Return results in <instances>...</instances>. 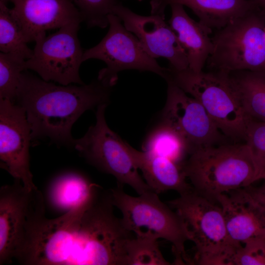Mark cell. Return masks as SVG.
Masks as SVG:
<instances>
[{
    "label": "cell",
    "mask_w": 265,
    "mask_h": 265,
    "mask_svg": "<svg viewBox=\"0 0 265 265\" xmlns=\"http://www.w3.org/2000/svg\"><path fill=\"white\" fill-rule=\"evenodd\" d=\"M112 87L98 79L87 84L57 85L24 71L15 103L25 110L33 138L73 145L71 129L85 111L109 102Z\"/></svg>",
    "instance_id": "1"
},
{
    "label": "cell",
    "mask_w": 265,
    "mask_h": 265,
    "mask_svg": "<svg viewBox=\"0 0 265 265\" xmlns=\"http://www.w3.org/2000/svg\"><path fill=\"white\" fill-rule=\"evenodd\" d=\"M114 207L110 190L101 188L73 228L67 265H126L127 244L134 234Z\"/></svg>",
    "instance_id": "2"
},
{
    "label": "cell",
    "mask_w": 265,
    "mask_h": 265,
    "mask_svg": "<svg viewBox=\"0 0 265 265\" xmlns=\"http://www.w3.org/2000/svg\"><path fill=\"white\" fill-rule=\"evenodd\" d=\"M183 170L193 190L214 202L220 194L256 181L255 164L246 143L195 150L184 163Z\"/></svg>",
    "instance_id": "3"
},
{
    "label": "cell",
    "mask_w": 265,
    "mask_h": 265,
    "mask_svg": "<svg viewBox=\"0 0 265 265\" xmlns=\"http://www.w3.org/2000/svg\"><path fill=\"white\" fill-rule=\"evenodd\" d=\"M168 79L204 107L220 132L236 140H245L252 119L245 111L228 73L195 72L189 68H167Z\"/></svg>",
    "instance_id": "4"
},
{
    "label": "cell",
    "mask_w": 265,
    "mask_h": 265,
    "mask_svg": "<svg viewBox=\"0 0 265 265\" xmlns=\"http://www.w3.org/2000/svg\"><path fill=\"white\" fill-rule=\"evenodd\" d=\"M183 220L195 246L192 263L201 265H232L242 245L230 238L222 210L215 202L193 190L167 202Z\"/></svg>",
    "instance_id": "5"
},
{
    "label": "cell",
    "mask_w": 265,
    "mask_h": 265,
    "mask_svg": "<svg viewBox=\"0 0 265 265\" xmlns=\"http://www.w3.org/2000/svg\"><path fill=\"white\" fill-rule=\"evenodd\" d=\"M123 186L110 190L114 207L121 212L126 228L136 236L165 239L172 244L177 265L190 264L185 250L189 238L180 215L163 203L158 194L149 191L138 196L125 193Z\"/></svg>",
    "instance_id": "6"
},
{
    "label": "cell",
    "mask_w": 265,
    "mask_h": 265,
    "mask_svg": "<svg viewBox=\"0 0 265 265\" xmlns=\"http://www.w3.org/2000/svg\"><path fill=\"white\" fill-rule=\"evenodd\" d=\"M206 64L226 73L265 71V27L252 12L217 30Z\"/></svg>",
    "instance_id": "7"
},
{
    "label": "cell",
    "mask_w": 265,
    "mask_h": 265,
    "mask_svg": "<svg viewBox=\"0 0 265 265\" xmlns=\"http://www.w3.org/2000/svg\"><path fill=\"white\" fill-rule=\"evenodd\" d=\"M107 105L102 104L97 107L95 124L83 137L75 139L73 146L89 163L113 176L118 186L129 185L138 195L152 191L138 173L129 144L107 124L105 110Z\"/></svg>",
    "instance_id": "8"
},
{
    "label": "cell",
    "mask_w": 265,
    "mask_h": 265,
    "mask_svg": "<svg viewBox=\"0 0 265 265\" xmlns=\"http://www.w3.org/2000/svg\"><path fill=\"white\" fill-rule=\"evenodd\" d=\"M108 26L105 36L97 45L84 51L82 56L83 62L96 59L105 63L106 67L99 72V80L112 87L117 82L119 73L126 70L149 71L165 77L166 68L160 66L147 53L117 16H108Z\"/></svg>",
    "instance_id": "9"
},
{
    "label": "cell",
    "mask_w": 265,
    "mask_h": 265,
    "mask_svg": "<svg viewBox=\"0 0 265 265\" xmlns=\"http://www.w3.org/2000/svg\"><path fill=\"white\" fill-rule=\"evenodd\" d=\"M80 24L72 22L50 35L40 36L32 56L25 61L26 70L36 72L46 81L83 84L79 74L84 52L78 38Z\"/></svg>",
    "instance_id": "10"
},
{
    "label": "cell",
    "mask_w": 265,
    "mask_h": 265,
    "mask_svg": "<svg viewBox=\"0 0 265 265\" xmlns=\"http://www.w3.org/2000/svg\"><path fill=\"white\" fill-rule=\"evenodd\" d=\"M167 83V99L161 121L171 127L185 139L189 154L216 145L224 136L201 103L175 84Z\"/></svg>",
    "instance_id": "11"
},
{
    "label": "cell",
    "mask_w": 265,
    "mask_h": 265,
    "mask_svg": "<svg viewBox=\"0 0 265 265\" xmlns=\"http://www.w3.org/2000/svg\"><path fill=\"white\" fill-rule=\"evenodd\" d=\"M31 132L26 112L16 103L0 99V165L29 190L37 188L30 170Z\"/></svg>",
    "instance_id": "12"
},
{
    "label": "cell",
    "mask_w": 265,
    "mask_h": 265,
    "mask_svg": "<svg viewBox=\"0 0 265 265\" xmlns=\"http://www.w3.org/2000/svg\"><path fill=\"white\" fill-rule=\"evenodd\" d=\"M112 14L117 16L125 27L139 40L147 53L156 59H167L169 67L183 70L189 68L186 51L165 16L151 14L142 16L133 12L119 2Z\"/></svg>",
    "instance_id": "13"
},
{
    "label": "cell",
    "mask_w": 265,
    "mask_h": 265,
    "mask_svg": "<svg viewBox=\"0 0 265 265\" xmlns=\"http://www.w3.org/2000/svg\"><path fill=\"white\" fill-rule=\"evenodd\" d=\"M15 180L0 188V265L11 264L24 241L35 190Z\"/></svg>",
    "instance_id": "14"
},
{
    "label": "cell",
    "mask_w": 265,
    "mask_h": 265,
    "mask_svg": "<svg viewBox=\"0 0 265 265\" xmlns=\"http://www.w3.org/2000/svg\"><path fill=\"white\" fill-rule=\"evenodd\" d=\"M11 11L27 42H35L50 29L83 21L71 0H14Z\"/></svg>",
    "instance_id": "15"
},
{
    "label": "cell",
    "mask_w": 265,
    "mask_h": 265,
    "mask_svg": "<svg viewBox=\"0 0 265 265\" xmlns=\"http://www.w3.org/2000/svg\"><path fill=\"white\" fill-rule=\"evenodd\" d=\"M215 201L220 207L226 229L236 243L258 237L265 238V220L248 186L217 195Z\"/></svg>",
    "instance_id": "16"
},
{
    "label": "cell",
    "mask_w": 265,
    "mask_h": 265,
    "mask_svg": "<svg viewBox=\"0 0 265 265\" xmlns=\"http://www.w3.org/2000/svg\"><path fill=\"white\" fill-rule=\"evenodd\" d=\"M77 210V206L57 218L50 219L45 214L39 219L34 241L42 265H67Z\"/></svg>",
    "instance_id": "17"
},
{
    "label": "cell",
    "mask_w": 265,
    "mask_h": 265,
    "mask_svg": "<svg viewBox=\"0 0 265 265\" xmlns=\"http://www.w3.org/2000/svg\"><path fill=\"white\" fill-rule=\"evenodd\" d=\"M172 3L189 8L199 22L212 31L252 12L253 8L250 0H151V14L165 16L166 7Z\"/></svg>",
    "instance_id": "18"
},
{
    "label": "cell",
    "mask_w": 265,
    "mask_h": 265,
    "mask_svg": "<svg viewBox=\"0 0 265 265\" xmlns=\"http://www.w3.org/2000/svg\"><path fill=\"white\" fill-rule=\"evenodd\" d=\"M168 23L187 54L189 69L195 72L203 71L212 49V31L192 19L183 5L172 3Z\"/></svg>",
    "instance_id": "19"
},
{
    "label": "cell",
    "mask_w": 265,
    "mask_h": 265,
    "mask_svg": "<svg viewBox=\"0 0 265 265\" xmlns=\"http://www.w3.org/2000/svg\"><path fill=\"white\" fill-rule=\"evenodd\" d=\"M128 148L145 182L153 192L159 194L175 190L180 195L193 190L186 182L182 166L168 158L139 151L130 144Z\"/></svg>",
    "instance_id": "20"
},
{
    "label": "cell",
    "mask_w": 265,
    "mask_h": 265,
    "mask_svg": "<svg viewBox=\"0 0 265 265\" xmlns=\"http://www.w3.org/2000/svg\"><path fill=\"white\" fill-rule=\"evenodd\" d=\"M101 188L79 174L67 172L53 180L49 197L54 208L66 212L93 199Z\"/></svg>",
    "instance_id": "21"
},
{
    "label": "cell",
    "mask_w": 265,
    "mask_h": 265,
    "mask_svg": "<svg viewBox=\"0 0 265 265\" xmlns=\"http://www.w3.org/2000/svg\"><path fill=\"white\" fill-rule=\"evenodd\" d=\"M241 103L251 118L265 121V71L230 73Z\"/></svg>",
    "instance_id": "22"
},
{
    "label": "cell",
    "mask_w": 265,
    "mask_h": 265,
    "mask_svg": "<svg viewBox=\"0 0 265 265\" xmlns=\"http://www.w3.org/2000/svg\"><path fill=\"white\" fill-rule=\"evenodd\" d=\"M142 151L168 158L182 166L189 155L188 147L183 137L162 121L148 134Z\"/></svg>",
    "instance_id": "23"
},
{
    "label": "cell",
    "mask_w": 265,
    "mask_h": 265,
    "mask_svg": "<svg viewBox=\"0 0 265 265\" xmlns=\"http://www.w3.org/2000/svg\"><path fill=\"white\" fill-rule=\"evenodd\" d=\"M22 28L6 4L0 2V51L24 60L30 58L33 50L27 46Z\"/></svg>",
    "instance_id": "24"
},
{
    "label": "cell",
    "mask_w": 265,
    "mask_h": 265,
    "mask_svg": "<svg viewBox=\"0 0 265 265\" xmlns=\"http://www.w3.org/2000/svg\"><path fill=\"white\" fill-rule=\"evenodd\" d=\"M158 239L134 235L127 246L126 265H168L162 254Z\"/></svg>",
    "instance_id": "25"
},
{
    "label": "cell",
    "mask_w": 265,
    "mask_h": 265,
    "mask_svg": "<svg viewBox=\"0 0 265 265\" xmlns=\"http://www.w3.org/2000/svg\"><path fill=\"white\" fill-rule=\"evenodd\" d=\"M26 60L12 55L0 53V99L15 103Z\"/></svg>",
    "instance_id": "26"
},
{
    "label": "cell",
    "mask_w": 265,
    "mask_h": 265,
    "mask_svg": "<svg viewBox=\"0 0 265 265\" xmlns=\"http://www.w3.org/2000/svg\"><path fill=\"white\" fill-rule=\"evenodd\" d=\"M89 27L106 28L118 0H71Z\"/></svg>",
    "instance_id": "27"
},
{
    "label": "cell",
    "mask_w": 265,
    "mask_h": 265,
    "mask_svg": "<svg viewBox=\"0 0 265 265\" xmlns=\"http://www.w3.org/2000/svg\"><path fill=\"white\" fill-rule=\"evenodd\" d=\"M244 141L255 164L256 181L265 180V121L252 119L246 130Z\"/></svg>",
    "instance_id": "28"
},
{
    "label": "cell",
    "mask_w": 265,
    "mask_h": 265,
    "mask_svg": "<svg viewBox=\"0 0 265 265\" xmlns=\"http://www.w3.org/2000/svg\"><path fill=\"white\" fill-rule=\"evenodd\" d=\"M265 265V238L251 239L237 250L232 265Z\"/></svg>",
    "instance_id": "29"
},
{
    "label": "cell",
    "mask_w": 265,
    "mask_h": 265,
    "mask_svg": "<svg viewBox=\"0 0 265 265\" xmlns=\"http://www.w3.org/2000/svg\"><path fill=\"white\" fill-rule=\"evenodd\" d=\"M248 188L258 204L265 220V191L261 187L248 186Z\"/></svg>",
    "instance_id": "30"
},
{
    "label": "cell",
    "mask_w": 265,
    "mask_h": 265,
    "mask_svg": "<svg viewBox=\"0 0 265 265\" xmlns=\"http://www.w3.org/2000/svg\"><path fill=\"white\" fill-rule=\"evenodd\" d=\"M14 0H0V2L6 4L8 2L10 1L13 2Z\"/></svg>",
    "instance_id": "31"
},
{
    "label": "cell",
    "mask_w": 265,
    "mask_h": 265,
    "mask_svg": "<svg viewBox=\"0 0 265 265\" xmlns=\"http://www.w3.org/2000/svg\"><path fill=\"white\" fill-rule=\"evenodd\" d=\"M258 0L260 2H261L262 3H265V0Z\"/></svg>",
    "instance_id": "32"
},
{
    "label": "cell",
    "mask_w": 265,
    "mask_h": 265,
    "mask_svg": "<svg viewBox=\"0 0 265 265\" xmlns=\"http://www.w3.org/2000/svg\"><path fill=\"white\" fill-rule=\"evenodd\" d=\"M261 187L264 190H265V185Z\"/></svg>",
    "instance_id": "33"
},
{
    "label": "cell",
    "mask_w": 265,
    "mask_h": 265,
    "mask_svg": "<svg viewBox=\"0 0 265 265\" xmlns=\"http://www.w3.org/2000/svg\"><path fill=\"white\" fill-rule=\"evenodd\" d=\"M138 0V1H142V0Z\"/></svg>",
    "instance_id": "34"
}]
</instances>
